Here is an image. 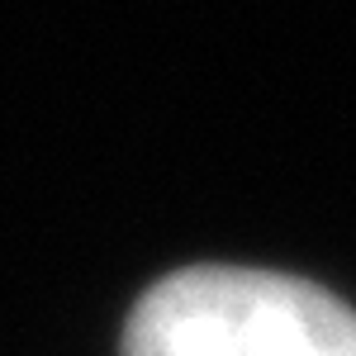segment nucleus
I'll use <instances>...</instances> for the list:
<instances>
[{
  "label": "nucleus",
  "mask_w": 356,
  "mask_h": 356,
  "mask_svg": "<svg viewBox=\"0 0 356 356\" xmlns=\"http://www.w3.org/2000/svg\"><path fill=\"white\" fill-rule=\"evenodd\" d=\"M124 356H356V314L295 275L191 266L134 304Z\"/></svg>",
  "instance_id": "obj_1"
}]
</instances>
